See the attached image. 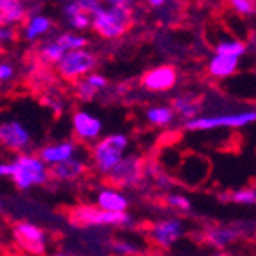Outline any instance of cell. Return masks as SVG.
Here are the masks:
<instances>
[{
  "instance_id": "26",
  "label": "cell",
  "mask_w": 256,
  "mask_h": 256,
  "mask_svg": "<svg viewBox=\"0 0 256 256\" xmlns=\"http://www.w3.org/2000/svg\"><path fill=\"white\" fill-rule=\"evenodd\" d=\"M64 47L61 45L58 40L54 38H48V40H42L38 45V50H36V56H38V61L43 64H50L54 66L58 61L63 58L64 54Z\"/></svg>"
},
{
  "instance_id": "8",
  "label": "cell",
  "mask_w": 256,
  "mask_h": 256,
  "mask_svg": "<svg viewBox=\"0 0 256 256\" xmlns=\"http://www.w3.org/2000/svg\"><path fill=\"white\" fill-rule=\"evenodd\" d=\"M184 222L180 217H165L152 222L147 230V238L154 248L168 251L184 236Z\"/></svg>"
},
{
  "instance_id": "7",
  "label": "cell",
  "mask_w": 256,
  "mask_h": 256,
  "mask_svg": "<svg viewBox=\"0 0 256 256\" xmlns=\"http://www.w3.org/2000/svg\"><path fill=\"white\" fill-rule=\"evenodd\" d=\"M104 180L108 181V184L122 190H136L146 183V158L136 152L126 154Z\"/></svg>"
},
{
  "instance_id": "40",
  "label": "cell",
  "mask_w": 256,
  "mask_h": 256,
  "mask_svg": "<svg viewBox=\"0 0 256 256\" xmlns=\"http://www.w3.org/2000/svg\"><path fill=\"white\" fill-rule=\"evenodd\" d=\"M0 86H2V84H0Z\"/></svg>"
},
{
  "instance_id": "11",
  "label": "cell",
  "mask_w": 256,
  "mask_h": 256,
  "mask_svg": "<svg viewBox=\"0 0 256 256\" xmlns=\"http://www.w3.org/2000/svg\"><path fill=\"white\" fill-rule=\"evenodd\" d=\"M248 233V224L246 222H233V224H215L202 231V244L217 251H224L240 240Z\"/></svg>"
},
{
  "instance_id": "4",
  "label": "cell",
  "mask_w": 256,
  "mask_h": 256,
  "mask_svg": "<svg viewBox=\"0 0 256 256\" xmlns=\"http://www.w3.org/2000/svg\"><path fill=\"white\" fill-rule=\"evenodd\" d=\"M11 163H13L11 181L22 192H27V190L36 186H43L50 181L48 165L40 158V154L22 150V152H16Z\"/></svg>"
},
{
  "instance_id": "28",
  "label": "cell",
  "mask_w": 256,
  "mask_h": 256,
  "mask_svg": "<svg viewBox=\"0 0 256 256\" xmlns=\"http://www.w3.org/2000/svg\"><path fill=\"white\" fill-rule=\"evenodd\" d=\"M165 204L166 208H170L174 210L176 214H180V215H186L192 212L194 204H192V199L188 196H184V194H180V192H166L165 194Z\"/></svg>"
},
{
  "instance_id": "37",
  "label": "cell",
  "mask_w": 256,
  "mask_h": 256,
  "mask_svg": "<svg viewBox=\"0 0 256 256\" xmlns=\"http://www.w3.org/2000/svg\"><path fill=\"white\" fill-rule=\"evenodd\" d=\"M11 174H13V163L0 162V178H8V180H11Z\"/></svg>"
},
{
  "instance_id": "6",
  "label": "cell",
  "mask_w": 256,
  "mask_h": 256,
  "mask_svg": "<svg viewBox=\"0 0 256 256\" xmlns=\"http://www.w3.org/2000/svg\"><path fill=\"white\" fill-rule=\"evenodd\" d=\"M98 58L90 48H72L63 54L58 63L54 64V70L61 81L64 82H76L86 74L97 70Z\"/></svg>"
},
{
  "instance_id": "31",
  "label": "cell",
  "mask_w": 256,
  "mask_h": 256,
  "mask_svg": "<svg viewBox=\"0 0 256 256\" xmlns=\"http://www.w3.org/2000/svg\"><path fill=\"white\" fill-rule=\"evenodd\" d=\"M18 77V70L14 63L9 60H0V84H11Z\"/></svg>"
},
{
  "instance_id": "1",
  "label": "cell",
  "mask_w": 256,
  "mask_h": 256,
  "mask_svg": "<svg viewBox=\"0 0 256 256\" xmlns=\"http://www.w3.org/2000/svg\"><path fill=\"white\" fill-rule=\"evenodd\" d=\"M136 18V8L128 6H108L102 4L92 14V27L98 38L118 40L129 32Z\"/></svg>"
},
{
  "instance_id": "17",
  "label": "cell",
  "mask_w": 256,
  "mask_h": 256,
  "mask_svg": "<svg viewBox=\"0 0 256 256\" xmlns=\"http://www.w3.org/2000/svg\"><path fill=\"white\" fill-rule=\"evenodd\" d=\"M79 142L74 138V140H58L50 142L47 146L40 147L38 154L43 162L47 163L48 166L56 165V163H61L64 160L72 158L76 154H79Z\"/></svg>"
},
{
  "instance_id": "5",
  "label": "cell",
  "mask_w": 256,
  "mask_h": 256,
  "mask_svg": "<svg viewBox=\"0 0 256 256\" xmlns=\"http://www.w3.org/2000/svg\"><path fill=\"white\" fill-rule=\"evenodd\" d=\"M68 220L76 228H128L132 218L128 212H108L97 204H77L68 212Z\"/></svg>"
},
{
  "instance_id": "2",
  "label": "cell",
  "mask_w": 256,
  "mask_h": 256,
  "mask_svg": "<svg viewBox=\"0 0 256 256\" xmlns=\"http://www.w3.org/2000/svg\"><path fill=\"white\" fill-rule=\"evenodd\" d=\"M252 124H256V108H246L236 111L201 113L196 118L183 122V129L188 132H204L212 129H242Z\"/></svg>"
},
{
  "instance_id": "39",
  "label": "cell",
  "mask_w": 256,
  "mask_h": 256,
  "mask_svg": "<svg viewBox=\"0 0 256 256\" xmlns=\"http://www.w3.org/2000/svg\"><path fill=\"white\" fill-rule=\"evenodd\" d=\"M0 208H2V201H0Z\"/></svg>"
},
{
  "instance_id": "9",
  "label": "cell",
  "mask_w": 256,
  "mask_h": 256,
  "mask_svg": "<svg viewBox=\"0 0 256 256\" xmlns=\"http://www.w3.org/2000/svg\"><path fill=\"white\" fill-rule=\"evenodd\" d=\"M13 238L18 248L29 254H45L48 249L47 233L32 222H16L13 226Z\"/></svg>"
},
{
  "instance_id": "18",
  "label": "cell",
  "mask_w": 256,
  "mask_h": 256,
  "mask_svg": "<svg viewBox=\"0 0 256 256\" xmlns=\"http://www.w3.org/2000/svg\"><path fill=\"white\" fill-rule=\"evenodd\" d=\"M240 60L242 58H236V56L214 52L212 58L208 60V63H206V72L215 81H226V79H230V77H233L238 72Z\"/></svg>"
},
{
  "instance_id": "29",
  "label": "cell",
  "mask_w": 256,
  "mask_h": 256,
  "mask_svg": "<svg viewBox=\"0 0 256 256\" xmlns=\"http://www.w3.org/2000/svg\"><path fill=\"white\" fill-rule=\"evenodd\" d=\"M56 40L64 47V50H72V48H82L88 47L90 40L86 38L84 34H81L79 30H64L61 34L56 36Z\"/></svg>"
},
{
  "instance_id": "35",
  "label": "cell",
  "mask_w": 256,
  "mask_h": 256,
  "mask_svg": "<svg viewBox=\"0 0 256 256\" xmlns=\"http://www.w3.org/2000/svg\"><path fill=\"white\" fill-rule=\"evenodd\" d=\"M76 2L84 9L86 13H90V14H94L95 11L104 4L102 0H76Z\"/></svg>"
},
{
  "instance_id": "15",
  "label": "cell",
  "mask_w": 256,
  "mask_h": 256,
  "mask_svg": "<svg viewBox=\"0 0 256 256\" xmlns=\"http://www.w3.org/2000/svg\"><path fill=\"white\" fill-rule=\"evenodd\" d=\"M88 168H90L88 158H84L81 154H76V156L64 160V162L50 165L48 166V174H50V180L58 181V183H72V181L81 180L82 176L88 172Z\"/></svg>"
},
{
  "instance_id": "3",
  "label": "cell",
  "mask_w": 256,
  "mask_h": 256,
  "mask_svg": "<svg viewBox=\"0 0 256 256\" xmlns=\"http://www.w3.org/2000/svg\"><path fill=\"white\" fill-rule=\"evenodd\" d=\"M129 136L124 132H111L100 136L90 146V162L98 176L106 178L110 170L128 154Z\"/></svg>"
},
{
  "instance_id": "32",
  "label": "cell",
  "mask_w": 256,
  "mask_h": 256,
  "mask_svg": "<svg viewBox=\"0 0 256 256\" xmlns=\"http://www.w3.org/2000/svg\"><path fill=\"white\" fill-rule=\"evenodd\" d=\"M42 104L45 108H48V110L54 113V115H61L64 111V100L60 97V95L56 94H47L42 97Z\"/></svg>"
},
{
  "instance_id": "36",
  "label": "cell",
  "mask_w": 256,
  "mask_h": 256,
  "mask_svg": "<svg viewBox=\"0 0 256 256\" xmlns=\"http://www.w3.org/2000/svg\"><path fill=\"white\" fill-rule=\"evenodd\" d=\"M108 6H128V8H136L142 0H102Z\"/></svg>"
},
{
  "instance_id": "27",
  "label": "cell",
  "mask_w": 256,
  "mask_h": 256,
  "mask_svg": "<svg viewBox=\"0 0 256 256\" xmlns=\"http://www.w3.org/2000/svg\"><path fill=\"white\" fill-rule=\"evenodd\" d=\"M214 52H218V54H230V56H236V58H242L246 52H248V45L246 42L238 38H222L218 40L214 45Z\"/></svg>"
},
{
  "instance_id": "12",
  "label": "cell",
  "mask_w": 256,
  "mask_h": 256,
  "mask_svg": "<svg viewBox=\"0 0 256 256\" xmlns=\"http://www.w3.org/2000/svg\"><path fill=\"white\" fill-rule=\"evenodd\" d=\"M72 134L79 144L84 146H92L95 140L102 136L104 124L100 116H97L95 113L88 110H76L72 113Z\"/></svg>"
},
{
  "instance_id": "19",
  "label": "cell",
  "mask_w": 256,
  "mask_h": 256,
  "mask_svg": "<svg viewBox=\"0 0 256 256\" xmlns=\"http://www.w3.org/2000/svg\"><path fill=\"white\" fill-rule=\"evenodd\" d=\"M95 204L98 208L108 210V212H128L131 201L129 197L122 192V188H116L113 184H108L104 188H98L95 196Z\"/></svg>"
},
{
  "instance_id": "22",
  "label": "cell",
  "mask_w": 256,
  "mask_h": 256,
  "mask_svg": "<svg viewBox=\"0 0 256 256\" xmlns=\"http://www.w3.org/2000/svg\"><path fill=\"white\" fill-rule=\"evenodd\" d=\"M61 14H63L64 22H66L74 30L82 32V30H88L92 27V14L86 13L76 0L64 2L63 8H61Z\"/></svg>"
},
{
  "instance_id": "33",
  "label": "cell",
  "mask_w": 256,
  "mask_h": 256,
  "mask_svg": "<svg viewBox=\"0 0 256 256\" xmlns=\"http://www.w3.org/2000/svg\"><path fill=\"white\" fill-rule=\"evenodd\" d=\"M18 38L16 27L9 26H0V48H8L9 45H13Z\"/></svg>"
},
{
  "instance_id": "20",
  "label": "cell",
  "mask_w": 256,
  "mask_h": 256,
  "mask_svg": "<svg viewBox=\"0 0 256 256\" xmlns=\"http://www.w3.org/2000/svg\"><path fill=\"white\" fill-rule=\"evenodd\" d=\"M170 106H172V110H174L176 116H178L181 122L196 118V116H199L202 111H204L202 98L196 97V95H192V94L176 95L170 100Z\"/></svg>"
},
{
  "instance_id": "23",
  "label": "cell",
  "mask_w": 256,
  "mask_h": 256,
  "mask_svg": "<svg viewBox=\"0 0 256 256\" xmlns=\"http://www.w3.org/2000/svg\"><path fill=\"white\" fill-rule=\"evenodd\" d=\"M144 118H146V122L150 128L166 129V128H170V126H174L178 116H176L170 104H154V106H149L146 110Z\"/></svg>"
},
{
  "instance_id": "34",
  "label": "cell",
  "mask_w": 256,
  "mask_h": 256,
  "mask_svg": "<svg viewBox=\"0 0 256 256\" xmlns=\"http://www.w3.org/2000/svg\"><path fill=\"white\" fill-rule=\"evenodd\" d=\"M111 249L116 252V254H136L140 252V249L131 242H126V240H115L111 244Z\"/></svg>"
},
{
  "instance_id": "21",
  "label": "cell",
  "mask_w": 256,
  "mask_h": 256,
  "mask_svg": "<svg viewBox=\"0 0 256 256\" xmlns=\"http://www.w3.org/2000/svg\"><path fill=\"white\" fill-rule=\"evenodd\" d=\"M29 14L26 0H0V26H22Z\"/></svg>"
},
{
  "instance_id": "30",
  "label": "cell",
  "mask_w": 256,
  "mask_h": 256,
  "mask_svg": "<svg viewBox=\"0 0 256 256\" xmlns=\"http://www.w3.org/2000/svg\"><path fill=\"white\" fill-rule=\"evenodd\" d=\"M228 6L238 16L249 18L256 14V0H228Z\"/></svg>"
},
{
  "instance_id": "13",
  "label": "cell",
  "mask_w": 256,
  "mask_h": 256,
  "mask_svg": "<svg viewBox=\"0 0 256 256\" xmlns=\"http://www.w3.org/2000/svg\"><path fill=\"white\" fill-rule=\"evenodd\" d=\"M32 144V132L20 120H2L0 122V147L11 152H22Z\"/></svg>"
},
{
  "instance_id": "24",
  "label": "cell",
  "mask_w": 256,
  "mask_h": 256,
  "mask_svg": "<svg viewBox=\"0 0 256 256\" xmlns=\"http://www.w3.org/2000/svg\"><path fill=\"white\" fill-rule=\"evenodd\" d=\"M146 181L152 183L162 192H170L174 188V178L163 168V165L156 160H146Z\"/></svg>"
},
{
  "instance_id": "10",
  "label": "cell",
  "mask_w": 256,
  "mask_h": 256,
  "mask_svg": "<svg viewBox=\"0 0 256 256\" xmlns=\"http://www.w3.org/2000/svg\"><path fill=\"white\" fill-rule=\"evenodd\" d=\"M180 82V72L174 64H158L146 70L140 77V86L149 94H168Z\"/></svg>"
},
{
  "instance_id": "25",
  "label": "cell",
  "mask_w": 256,
  "mask_h": 256,
  "mask_svg": "<svg viewBox=\"0 0 256 256\" xmlns=\"http://www.w3.org/2000/svg\"><path fill=\"white\" fill-rule=\"evenodd\" d=\"M217 199L222 204H236V206H256V186H242L231 192H220Z\"/></svg>"
},
{
  "instance_id": "16",
  "label": "cell",
  "mask_w": 256,
  "mask_h": 256,
  "mask_svg": "<svg viewBox=\"0 0 256 256\" xmlns=\"http://www.w3.org/2000/svg\"><path fill=\"white\" fill-rule=\"evenodd\" d=\"M108 86H110L108 77L104 76V74L94 70V72L86 74L79 81L74 82V95H76V98L79 102L90 104V102H94L102 92L108 90Z\"/></svg>"
},
{
  "instance_id": "14",
  "label": "cell",
  "mask_w": 256,
  "mask_h": 256,
  "mask_svg": "<svg viewBox=\"0 0 256 256\" xmlns=\"http://www.w3.org/2000/svg\"><path fill=\"white\" fill-rule=\"evenodd\" d=\"M56 24L48 14L42 11H29L27 18L22 24V40L27 43H38L52 34Z\"/></svg>"
},
{
  "instance_id": "38",
  "label": "cell",
  "mask_w": 256,
  "mask_h": 256,
  "mask_svg": "<svg viewBox=\"0 0 256 256\" xmlns=\"http://www.w3.org/2000/svg\"><path fill=\"white\" fill-rule=\"evenodd\" d=\"M142 2H146V4L152 9H163L170 0H142Z\"/></svg>"
}]
</instances>
